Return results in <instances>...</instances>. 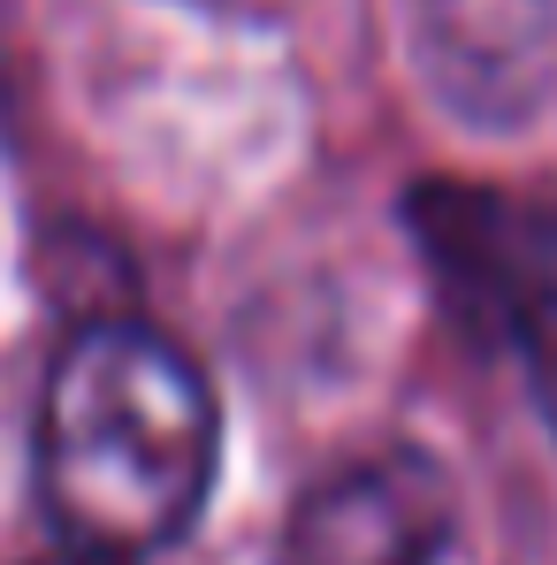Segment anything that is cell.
<instances>
[{
	"label": "cell",
	"mask_w": 557,
	"mask_h": 565,
	"mask_svg": "<svg viewBox=\"0 0 557 565\" xmlns=\"http://www.w3.org/2000/svg\"><path fill=\"white\" fill-rule=\"evenodd\" d=\"M222 405L176 337L146 321H85L39 397V504L69 551L153 558L206 512Z\"/></svg>",
	"instance_id": "obj_1"
},
{
	"label": "cell",
	"mask_w": 557,
	"mask_h": 565,
	"mask_svg": "<svg viewBox=\"0 0 557 565\" xmlns=\"http://www.w3.org/2000/svg\"><path fill=\"white\" fill-rule=\"evenodd\" d=\"M451 473L413 444L321 473L276 535V565H436L451 551Z\"/></svg>",
	"instance_id": "obj_2"
},
{
	"label": "cell",
	"mask_w": 557,
	"mask_h": 565,
	"mask_svg": "<svg viewBox=\"0 0 557 565\" xmlns=\"http://www.w3.org/2000/svg\"><path fill=\"white\" fill-rule=\"evenodd\" d=\"M428 93L473 130H527L557 99V0H413Z\"/></svg>",
	"instance_id": "obj_3"
},
{
	"label": "cell",
	"mask_w": 557,
	"mask_h": 565,
	"mask_svg": "<svg viewBox=\"0 0 557 565\" xmlns=\"http://www.w3.org/2000/svg\"><path fill=\"white\" fill-rule=\"evenodd\" d=\"M413 230H420V253L443 282L451 313L489 329V337H504L512 306L557 260V222L543 206H512L496 191H465V184H420Z\"/></svg>",
	"instance_id": "obj_4"
},
{
	"label": "cell",
	"mask_w": 557,
	"mask_h": 565,
	"mask_svg": "<svg viewBox=\"0 0 557 565\" xmlns=\"http://www.w3.org/2000/svg\"><path fill=\"white\" fill-rule=\"evenodd\" d=\"M504 337H512V352H519V367H527L535 413L550 420V436H557V260L543 268V276H535V290L512 306Z\"/></svg>",
	"instance_id": "obj_5"
},
{
	"label": "cell",
	"mask_w": 557,
	"mask_h": 565,
	"mask_svg": "<svg viewBox=\"0 0 557 565\" xmlns=\"http://www.w3.org/2000/svg\"><path fill=\"white\" fill-rule=\"evenodd\" d=\"M39 565H115V558H93V551H62V558H39Z\"/></svg>",
	"instance_id": "obj_6"
}]
</instances>
